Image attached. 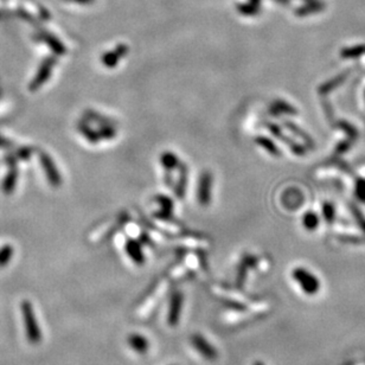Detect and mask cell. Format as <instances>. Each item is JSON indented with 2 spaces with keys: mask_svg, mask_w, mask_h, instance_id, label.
<instances>
[{
  "mask_svg": "<svg viewBox=\"0 0 365 365\" xmlns=\"http://www.w3.org/2000/svg\"><path fill=\"white\" fill-rule=\"evenodd\" d=\"M21 310L24 313V320H25L26 333H28L29 340L32 343H37L41 339V333H39V329L37 326L36 318L33 315V310H32L30 302L24 301L21 304Z\"/></svg>",
  "mask_w": 365,
  "mask_h": 365,
  "instance_id": "cell-1",
  "label": "cell"
},
{
  "mask_svg": "<svg viewBox=\"0 0 365 365\" xmlns=\"http://www.w3.org/2000/svg\"><path fill=\"white\" fill-rule=\"evenodd\" d=\"M192 345L197 348L198 352L203 355L206 359H215L217 357V351L205 338L199 334H193L191 338Z\"/></svg>",
  "mask_w": 365,
  "mask_h": 365,
  "instance_id": "cell-4",
  "label": "cell"
},
{
  "mask_svg": "<svg viewBox=\"0 0 365 365\" xmlns=\"http://www.w3.org/2000/svg\"><path fill=\"white\" fill-rule=\"evenodd\" d=\"M128 344H130L131 348H132L136 353H140V355L146 353L149 348V340H147V338L138 333H133L128 337Z\"/></svg>",
  "mask_w": 365,
  "mask_h": 365,
  "instance_id": "cell-7",
  "label": "cell"
},
{
  "mask_svg": "<svg viewBox=\"0 0 365 365\" xmlns=\"http://www.w3.org/2000/svg\"><path fill=\"white\" fill-rule=\"evenodd\" d=\"M11 253H12V250H11L10 247H5V248L0 251V265H5L9 261Z\"/></svg>",
  "mask_w": 365,
  "mask_h": 365,
  "instance_id": "cell-12",
  "label": "cell"
},
{
  "mask_svg": "<svg viewBox=\"0 0 365 365\" xmlns=\"http://www.w3.org/2000/svg\"><path fill=\"white\" fill-rule=\"evenodd\" d=\"M167 282L166 281H164V282H162L159 284V286L157 287V289H155L154 294H152L151 298H149L147 299V301L145 302L144 305H142V307L140 308V310L138 311V315L139 316H141V318H146V316L149 315V313L152 312L153 308L155 307L158 304V301L160 300V298L163 297L164 294H165L166 289H167Z\"/></svg>",
  "mask_w": 365,
  "mask_h": 365,
  "instance_id": "cell-3",
  "label": "cell"
},
{
  "mask_svg": "<svg viewBox=\"0 0 365 365\" xmlns=\"http://www.w3.org/2000/svg\"><path fill=\"white\" fill-rule=\"evenodd\" d=\"M126 249H127V253L131 256V259H132L135 264H142V262H144L145 257L139 243L134 242V241H130V242L127 243Z\"/></svg>",
  "mask_w": 365,
  "mask_h": 365,
  "instance_id": "cell-8",
  "label": "cell"
},
{
  "mask_svg": "<svg viewBox=\"0 0 365 365\" xmlns=\"http://www.w3.org/2000/svg\"><path fill=\"white\" fill-rule=\"evenodd\" d=\"M182 307V295L178 292H176L171 298L170 302V311H168V324L171 326H176L179 320L181 311Z\"/></svg>",
  "mask_w": 365,
  "mask_h": 365,
  "instance_id": "cell-5",
  "label": "cell"
},
{
  "mask_svg": "<svg viewBox=\"0 0 365 365\" xmlns=\"http://www.w3.org/2000/svg\"><path fill=\"white\" fill-rule=\"evenodd\" d=\"M162 162L165 167L170 168V167H176L177 163H178V159H177L176 155L171 154V153L167 152V153H165V154H163Z\"/></svg>",
  "mask_w": 365,
  "mask_h": 365,
  "instance_id": "cell-11",
  "label": "cell"
},
{
  "mask_svg": "<svg viewBox=\"0 0 365 365\" xmlns=\"http://www.w3.org/2000/svg\"><path fill=\"white\" fill-rule=\"evenodd\" d=\"M293 278L300 283V287L304 289V292L308 294L315 293L319 289V281L313 274L302 268H297L293 270Z\"/></svg>",
  "mask_w": 365,
  "mask_h": 365,
  "instance_id": "cell-2",
  "label": "cell"
},
{
  "mask_svg": "<svg viewBox=\"0 0 365 365\" xmlns=\"http://www.w3.org/2000/svg\"><path fill=\"white\" fill-rule=\"evenodd\" d=\"M211 184H213V178H211L210 174L204 173L200 177L199 187H198V199L203 205H206L209 203V199H210V192L206 191V190L210 189Z\"/></svg>",
  "mask_w": 365,
  "mask_h": 365,
  "instance_id": "cell-6",
  "label": "cell"
},
{
  "mask_svg": "<svg viewBox=\"0 0 365 365\" xmlns=\"http://www.w3.org/2000/svg\"><path fill=\"white\" fill-rule=\"evenodd\" d=\"M255 141H256L259 145H261L262 147H265V149H269V152L272 153V154H274V155H278L279 154V149H276V147L274 146L273 142L270 141V140H268V139L260 136V138H257Z\"/></svg>",
  "mask_w": 365,
  "mask_h": 365,
  "instance_id": "cell-10",
  "label": "cell"
},
{
  "mask_svg": "<svg viewBox=\"0 0 365 365\" xmlns=\"http://www.w3.org/2000/svg\"><path fill=\"white\" fill-rule=\"evenodd\" d=\"M304 225L308 230H315V228L318 225V217L316 215L308 213L304 216Z\"/></svg>",
  "mask_w": 365,
  "mask_h": 365,
  "instance_id": "cell-9",
  "label": "cell"
}]
</instances>
